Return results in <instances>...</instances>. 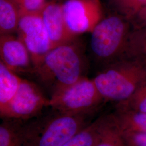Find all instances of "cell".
Returning a JSON list of instances; mask_svg holds the SVG:
<instances>
[{"mask_svg":"<svg viewBox=\"0 0 146 146\" xmlns=\"http://www.w3.org/2000/svg\"><path fill=\"white\" fill-rule=\"evenodd\" d=\"M87 65L84 47L78 37L52 48L33 74L54 90L72 84L84 77Z\"/></svg>","mask_w":146,"mask_h":146,"instance_id":"obj_1","label":"cell"},{"mask_svg":"<svg viewBox=\"0 0 146 146\" xmlns=\"http://www.w3.org/2000/svg\"><path fill=\"white\" fill-rule=\"evenodd\" d=\"M93 80L104 101L120 102L146 82V63L121 60L102 68Z\"/></svg>","mask_w":146,"mask_h":146,"instance_id":"obj_2","label":"cell"},{"mask_svg":"<svg viewBox=\"0 0 146 146\" xmlns=\"http://www.w3.org/2000/svg\"><path fill=\"white\" fill-rule=\"evenodd\" d=\"M132 26L130 21L115 13L103 17L91 33L90 52L102 67L123 57Z\"/></svg>","mask_w":146,"mask_h":146,"instance_id":"obj_3","label":"cell"},{"mask_svg":"<svg viewBox=\"0 0 146 146\" xmlns=\"http://www.w3.org/2000/svg\"><path fill=\"white\" fill-rule=\"evenodd\" d=\"M88 115L56 112L23 125L24 146H63L88 125Z\"/></svg>","mask_w":146,"mask_h":146,"instance_id":"obj_4","label":"cell"},{"mask_svg":"<svg viewBox=\"0 0 146 146\" xmlns=\"http://www.w3.org/2000/svg\"><path fill=\"white\" fill-rule=\"evenodd\" d=\"M104 101L93 80L84 76L72 84L52 90L49 107L62 114L89 115Z\"/></svg>","mask_w":146,"mask_h":146,"instance_id":"obj_5","label":"cell"},{"mask_svg":"<svg viewBox=\"0 0 146 146\" xmlns=\"http://www.w3.org/2000/svg\"><path fill=\"white\" fill-rule=\"evenodd\" d=\"M16 34L29 53L34 72L52 48L41 13L21 15Z\"/></svg>","mask_w":146,"mask_h":146,"instance_id":"obj_6","label":"cell"},{"mask_svg":"<svg viewBox=\"0 0 146 146\" xmlns=\"http://www.w3.org/2000/svg\"><path fill=\"white\" fill-rule=\"evenodd\" d=\"M47 107H49V99L40 88L35 84L22 79L15 95L0 111V115L4 119L27 120L38 115Z\"/></svg>","mask_w":146,"mask_h":146,"instance_id":"obj_7","label":"cell"},{"mask_svg":"<svg viewBox=\"0 0 146 146\" xmlns=\"http://www.w3.org/2000/svg\"><path fill=\"white\" fill-rule=\"evenodd\" d=\"M63 10L69 31L74 35L92 33L103 18L99 0H66Z\"/></svg>","mask_w":146,"mask_h":146,"instance_id":"obj_8","label":"cell"},{"mask_svg":"<svg viewBox=\"0 0 146 146\" xmlns=\"http://www.w3.org/2000/svg\"><path fill=\"white\" fill-rule=\"evenodd\" d=\"M1 61L16 73L33 74V65L26 47L13 34L0 35Z\"/></svg>","mask_w":146,"mask_h":146,"instance_id":"obj_9","label":"cell"},{"mask_svg":"<svg viewBox=\"0 0 146 146\" xmlns=\"http://www.w3.org/2000/svg\"><path fill=\"white\" fill-rule=\"evenodd\" d=\"M41 15L52 48L78 37L68 28L64 16L62 3L52 1L47 2L41 12Z\"/></svg>","mask_w":146,"mask_h":146,"instance_id":"obj_10","label":"cell"},{"mask_svg":"<svg viewBox=\"0 0 146 146\" xmlns=\"http://www.w3.org/2000/svg\"><path fill=\"white\" fill-rule=\"evenodd\" d=\"M95 146H127L113 114L101 117L99 137Z\"/></svg>","mask_w":146,"mask_h":146,"instance_id":"obj_11","label":"cell"},{"mask_svg":"<svg viewBox=\"0 0 146 146\" xmlns=\"http://www.w3.org/2000/svg\"><path fill=\"white\" fill-rule=\"evenodd\" d=\"M22 78L0 61V111L10 103L20 87Z\"/></svg>","mask_w":146,"mask_h":146,"instance_id":"obj_12","label":"cell"},{"mask_svg":"<svg viewBox=\"0 0 146 146\" xmlns=\"http://www.w3.org/2000/svg\"><path fill=\"white\" fill-rule=\"evenodd\" d=\"M123 59L146 63V24L139 28H132L122 60Z\"/></svg>","mask_w":146,"mask_h":146,"instance_id":"obj_13","label":"cell"},{"mask_svg":"<svg viewBox=\"0 0 146 146\" xmlns=\"http://www.w3.org/2000/svg\"><path fill=\"white\" fill-rule=\"evenodd\" d=\"M21 14L13 0H0V35L16 33Z\"/></svg>","mask_w":146,"mask_h":146,"instance_id":"obj_14","label":"cell"},{"mask_svg":"<svg viewBox=\"0 0 146 146\" xmlns=\"http://www.w3.org/2000/svg\"><path fill=\"white\" fill-rule=\"evenodd\" d=\"M113 115L122 131L146 134V113L116 109Z\"/></svg>","mask_w":146,"mask_h":146,"instance_id":"obj_15","label":"cell"},{"mask_svg":"<svg viewBox=\"0 0 146 146\" xmlns=\"http://www.w3.org/2000/svg\"><path fill=\"white\" fill-rule=\"evenodd\" d=\"M23 127L19 120H4L0 125V146H24Z\"/></svg>","mask_w":146,"mask_h":146,"instance_id":"obj_16","label":"cell"},{"mask_svg":"<svg viewBox=\"0 0 146 146\" xmlns=\"http://www.w3.org/2000/svg\"><path fill=\"white\" fill-rule=\"evenodd\" d=\"M101 117L88 124L63 146H95L98 142Z\"/></svg>","mask_w":146,"mask_h":146,"instance_id":"obj_17","label":"cell"},{"mask_svg":"<svg viewBox=\"0 0 146 146\" xmlns=\"http://www.w3.org/2000/svg\"><path fill=\"white\" fill-rule=\"evenodd\" d=\"M116 109L146 113V82L137 89L129 98L118 102Z\"/></svg>","mask_w":146,"mask_h":146,"instance_id":"obj_18","label":"cell"},{"mask_svg":"<svg viewBox=\"0 0 146 146\" xmlns=\"http://www.w3.org/2000/svg\"><path fill=\"white\" fill-rule=\"evenodd\" d=\"M115 13L131 21L146 5V0H109Z\"/></svg>","mask_w":146,"mask_h":146,"instance_id":"obj_19","label":"cell"},{"mask_svg":"<svg viewBox=\"0 0 146 146\" xmlns=\"http://www.w3.org/2000/svg\"><path fill=\"white\" fill-rule=\"evenodd\" d=\"M22 14L41 13L46 0H13Z\"/></svg>","mask_w":146,"mask_h":146,"instance_id":"obj_20","label":"cell"},{"mask_svg":"<svg viewBox=\"0 0 146 146\" xmlns=\"http://www.w3.org/2000/svg\"><path fill=\"white\" fill-rule=\"evenodd\" d=\"M121 131L125 139L127 146H146L145 133L133 131Z\"/></svg>","mask_w":146,"mask_h":146,"instance_id":"obj_21","label":"cell"},{"mask_svg":"<svg viewBox=\"0 0 146 146\" xmlns=\"http://www.w3.org/2000/svg\"><path fill=\"white\" fill-rule=\"evenodd\" d=\"M133 28H137L146 24V5L130 21Z\"/></svg>","mask_w":146,"mask_h":146,"instance_id":"obj_22","label":"cell"},{"mask_svg":"<svg viewBox=\"0 0 146 146\" xmlns=\"http://www.w3.org/2000/svg\"><path fill=\"white\" fill-rule=\"evenodd\" d=\"M52 1H55V2H61V1H62L63 0H50Z\"/></svg>","mask_w":146,"mask_h":146,"instance_id":"obj_23","label":"cell"}]
</instances>
